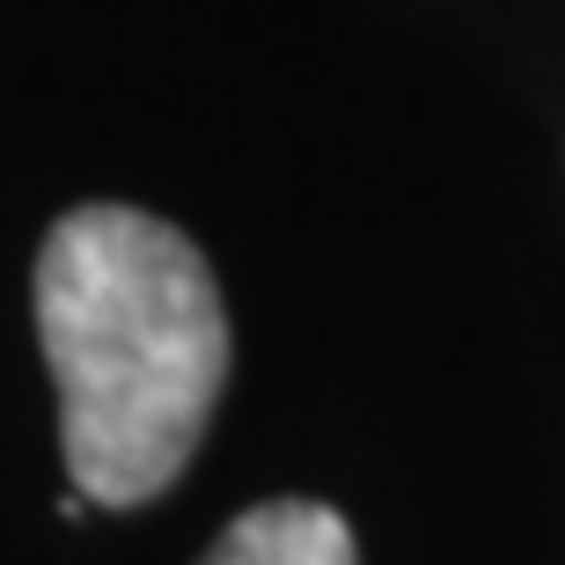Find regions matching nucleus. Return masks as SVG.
<instances>
[{"label": "nucleus", "instance_id": "obj_2", "mask_svg": "<svg viewBox=\"0 0 565 565\" xmlns=\"http://www.w3.org/2000/svg\"><path fill=\"white\" fill-rule=\"evenodd\" d=\"M199 565H360L345 514L323 500H265L235 514Z\"/></svg>", "mask_w": 565, "mask_h": 565}, {"label": "nucleus", "instance_id": "obj_1", "mask_svg": "<svg viewBox=\"0 0 565 565\" xmlns=\"http://www.w3.org/2000/svg\"><path fill=\"white\" fill-rule=\"evenodd\" d=\"M38 338L74 484L96 507L169 492L228 390V309L191 235L132 206H74L38 250Z\"/></svg>", "mask_w": 565, "mask_h": 565}]
</instances>
